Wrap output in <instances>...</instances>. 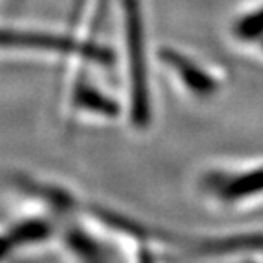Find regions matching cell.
<instances>
[{"label":"cell","mask_w":263,"mask_h":263,"mask_svg":"<svg viewBox=\"0 0 263 263\" xmlns=\"http://www.w3.org/2000/svg\"><path fill=\"white\" fill-rule=\"evenodd\" d=\"M192 192L205 207L217 212L261 207L263 157L210 161L193 173Z\"/></svg>","instance_id":"obj_1"},{"label":"cell","mask_w":263,"mask_h":263,"mask_svg":"<svg viewBox=\"0 0 263 263\" xmlns=\"http://www.w3.org/2000/svg\"><path fill=\"white\" fill-rule=\"evenodd\" d=\"M125 19V45L128 53V120L135 130L152 123L149 72H147L144 19L139 0H122Z\"/></svg>","instance_id":"obj_2"},{"label":"cell","mask_w":263,"mask_h":263,"mask_svg":"<svg viewBox=\"0 0 263 263\" xmlns=\"http://www.w3.org/2000/svg\"><path fill=\"white\" fill-rule=\"evenodd\" d=\"M0 48H19V50H38L53 51V53L79 57V59L109 65L113 62L111 51L99 45L86 43L68 36L41 33V31L24 29H2L0 28Z\"/></svg>","instance_id":"obj_3"},{"label":"cell","mask_w":263,"mask_h":263,"mask_svg":"<svg viewBox=\"0 0 263 263\" xmlns=\"http://www.w3.org/2000/svg\"><path fill=\"white\" fill-rule=\"evenodd\" d=\"M159 59L162 64L171 68L181 86L193 98L207 99L217 92L219 82L215 81V77H212L207 70H203L198 64H195L180 51L173 48H161Z\"/></svg>","instance_id":"obj_4"},{"label":"cell","mask_w":263,"mask_h":263,"mask_svg":"<svg viewBox=\"0 0 263 263\" xmlns=\"http://www.w3.org/2000/svg\"><path fill=\"white\" fill-rule=\"evenodd\" d=\"M72 106L76 111L96 115V117H103V118H115L122 111V108L118 106L117 101L104 96L98 89L86 86V84L76 89L73 99H72Z\"/></svg>","instance_id":"obj_5"},{"label":"cell","mask_w":263,"mask_h":263,"mask_svg":"<svg viewBox=\"0 0 263 263\" xmlns=\"http://www.w3.org/2000/svg\"><path fill=\"white\" fill-rule=\"evenodd\" d=\"M234 31H236V34L243 40H250V41L260 40L263 36V9L256 10L253 14L245 15V17L236 24Z\"/></svg>","instance_id":"obj_6"},{"label":"cell","mask_w":263,"mask_h":263,"mask_svg":"<svg viewBox=\"0 0 263 263\" xmlns=\"http://www.w3.org/2000/svg\"><path fill=\"white\" fill-rule=\"evenodd\" d=\"M260 41H261V46H263V36H261V38H260Z\"/></svg>","instance_id":"obj_7"}]
</instances>
